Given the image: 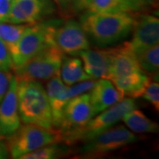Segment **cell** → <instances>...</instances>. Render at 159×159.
<instances>
[{
  "label": "cell",
  "instance_id": "3",
  "mask_svg": "<svg viewBox=\"0 0 159 159\" xmlns=\"http://www.w3.org/2000/svg\"><path fill=\"white\" fill-rule=\"evenodd\" d=\"M6 146L11 158H20L43 146L63 142L61 131L57 128H46L33 124H24L10 136H7Z\"/></svg>",
  "mask_w": 159,
  "mask_h": 159
},
{
  "label": "cell",
  "instance_id": "4",
  "mask_svg": "<svg viewBox=\"0 0 159 159\" xmlns=\"http://www.w3.org/2000/svg\"><path fill=\"white\" fill-rule=\"evenodd\" d=\"M135 108L134 98L124 97L119 102L97 114L82 127H80L63 134V141L71 145L78 142H84L107 130L120 121L123 116Z\"/></svg>",
  "mask_w": 159,
  "mask_h": 159
},
{
  "label": "cell",
  "instance_id": "28",
  "mask_svg": "<svg viewBox=\"0 0 159 159\" xmlns=\"http://www.w3.org/2000/svg\"><path fill=\"white\" fill-rule=\"evenodd\" d=\"M125 1L129 5L133 11H142L143 9L148 6L146 0H125Z\"/></svg>",
  "mask_w": 159,
  "mask_h": 159
},
{
  "label": "cell",
  "instance_id": "7",
  "mask_svg": "<svg viewBox=\"0 0 159 159\" xmlns=\"http://www.w3.org/2000/svg\"><path fill=\"white\" fill-rule=\"evenodd\" d=\"M140 138L124 125L111 126L83 142L78 149L82 157L94 158L136 142Z\"/></svg>",
  "mask_w": 159,
  "mask_h": 159
},
{
  "label": "cell",
  "instance_id": "25",
  "mask_svg": "<svg viewBox=\"0 0 159 159\" xmlns=\"http://www.w3.org/2000/svg\"><path fill=\"white\" fill-rule=\"evenodd\" d=\"M13 69V63L10 52L4 42L0 39V70L10 71Z\"/></svg>",
  "mask_w": 159,
  "mask_h": 159
},
{
  "label": "cell",
  "instance_id": "13",
  "mask_svg": "<svg viewBox=\"0 0 159 159\" xmlns=\"http://www.w3.org/2000/svg\"><path fill=\"white\" fill-rule=\"evenodd\" d=\"M111 58L109 71V80L142 71L137 60L136 54L125 42L123 44L111 49Z\"/></svg>",
  "mask_w": 159,
  "mask_h": 159
},
{
  "label": "cell",
  "instance_id": "19",
  "mask_svg": "<svg viewBox=\"0 0 159 159\" xmlns=\"http://www.w3.org/2000/svg\"><path fill=\"white\" fill-rule=\"evenodd\" d=\"M121 120L124 121L129 130L135 134H155L158 132V124L148 119L142 111L135 108L125 113Z\"/></svg>",
  "mask_w": 159,
  "mask_h": 159
},
{
  "label": "cell",
  "instance_id": "10",
  "mask_svg": "<svg viewBox=\"0 0 159 159\" xmlns=\"http://www.w3.org/2000/svg\"><path fill=\"white\" fill-rule=\"evenodd\" d=\"M94 117L89 94L84 93L72 98L64 109L58 129L63 134L85 125Z\"/></svg>",
  "mask_w": 159,
  "mask_h": 159
},
{
  "label": "cell",
  "instance_id": "5",
  "mask_svg": "<svg viewBox=\"0 0 159 159\" xmlns=\"http://www.w3.org/2000/svg\"><path fill=\"white\" fill-rule=\"evenodd\" d=\"M59 21L50 20L29 25L16 45L10 51L13 67L21 65L47 47L54 45L53 31Z\"/></svg>",
  "mask_w": 159,
  "mask_h": 159
},
{
  "label": "cell",
  "instance_id": "31",
  "mask_svg": "<svg viewBox=\"0 0 159 159\" xmlns=\"http://www.w3.org/2000/svg\"><path fill=\"white\" fill-rule=\"evenodd\" d=\"M87 0H73V6L74 10L76 11H85Z\"/></svg>",
  "mask_w": 159,
  "mask_h": 159
},
{
  "label": "cell",
  "instance_id": "9",
  "mask_svg": "<svg viewBox=\"0 0 159 159\" xmlns=\"http://www.w3.org/2000/svg\"><path fill=\"white\" fill-rule=\"evenodd\" d=\"M56 11L52 0H11L6 22L29 24L42 21Z\"/></svg>",
  "mask_w": 159,
  "mask_h": 159
},
{
  "label": "cell",
  "instance_id": "17",
  "mask_svg": "<svg viewBox=\"0 0 159 159\" xmlns=\"http://www.w3.org/2000/svg\"><path fill=\"white\" fill-rule=\"evenodd\" d=\"M124 97H141L151 78L143 71L111 80Z\"/></svg>",
  "mask_w": 159,
  "mask_h": 159
},
{
  "label": "cell",
  "instance_id": "22",
  "mask_svg": "<svg viewBox=\"0 0 159 159\" xmlns=\"http://www.w3.org/2000/svg\"><path fill=\"white\" fill-rule=\"evenodd\" d=\"M29 24H12L9 22L0 23V39L4 42L8 51L16 45L25 30L29 28Z\"/></svg>",
  "mask_w": 159,
  "mask_h": 159
},
{
  "label": "cell",
  "instance_id": "21",
  "mask_svg": "<svg viewBox=\"0 0 159 159\" xmlns=\"http://www.w3.org/2000/svg\"><path fill=\"white\" fill-rule=\"evenodd\" d=\"M139 66L142 71L150 75H158L159 45L149 47L136 55Z\"/></svg>",
  "mask_w": 159,
  "mask_h": 159
},
{
  "label": "cell",
  "instance_id": "24",
  "mask_svg": "<svg viewBox=\"0 0 159 159\" xmlns=\"http://www.w3.org/2000/svg\"><path fill=\"white\" fill-rule=\"evenodd\" d=\"M154 106V108L159 111V84L158 80H150L146 87L142 96Z\"/></svg>",
  "mask_w": 159,
  "mask_h": 159
},
{
  "label": "cell",
  "instance_id": "26",
  "mask_svg": "<svg viewBox=\"0 0 159 159\" xmlns=\"http://www.w3.org/2000/svg\"><path fill=\"white\" fill-rule=\"evenodd\" d=\"M12 74L9 71L0 70V102L6 96L10 87V82Z\"/></svg>",
  "mask_w": 159,
  "mask_h": 159
},
{
  "label": "cell",
  "instance_id": "16",
  "mask_svg": "<svg viewBox=\"0 0 159 159\" xmlns=\"http://www.w3.org/2000/svg\"><path fill=\"white\" fill-rule=\"evenodd\" d=\"M87 74L93 80L108 79L111 51L109 50H86L79 55Z\"/></svg>",
  "mask_w": 159,
  "mask_h": 159
},
{
  "label": "cell",
  "instance_id": "23",
  "mask_svg": "<svg viewBox=\"0 0 159 159\" xmlns=\"http://www.w3.org/2000/svg\"><path fill=\"white\" fill-rule=\"evenodd\" d=\"M69 151V147L66 145L52 143L25 154L20 157V159H55L67 155Z\"/></svg>",
  "mask_w": 159,
  "mask_h": 159
},
{
  "label": "cell",
  "instance_id": "12",
  "mask_svg": "<svg viewBox=\"0 0 159 159\" xmlns=\"http://www.w3.org/2000/svg\"><path fill=\"white\" fill-rule=\"evenodd\" d=\"M18 80L11 76L10 87L0 102V136L7 137L12 134L20 125V117L18 110Z\"/></svg>",
  "mask_w": 159,
  "mask_h": 159
},
{
  "label": "cell",
  "instance_id": "18",
  "mask_svg": "<svg viewBox=\"0 0 159 159\" xmlns=\"http://www.w3.org/2000/svg\"><path fill=\"white\" fill-rule=\"evenodd\" d=\"M59 76L66 86L91 79L84 70L81 59L78 57H64L59 70Z\"/></svg>",
  "mask_w": 159,
  "mask_h": 159
},
{
  "label": "cell",
  "instance_id": "8",
  "mask_svg": "<svg viewBox=\"0 0 159 159\" xmlns=\"http://www.w3.org/2000/svg\"><path fill=\"white\" fill-rule=\"evenodd\" d=\"M53 42L64 54L71 56H79L90 47L80 23L74 20L58 22L53 31Z\"/></svg>",
  "mask_w": 159,
  "mask_h": 159
},
{
  "label": "cell",
  "instance_id": "32",
  "mask_svg": "<svg viewBox=\"0 0 159 159\" xmlns=\"http://www.w3.org/2000/svg\"><path fill=\"white\" fill-rule=\"evenodd\" d=\"M146 2H147L148 6H152V7H154V8L157 7L158 0H146Z\"/></svg>",
  "mask_w": 159,
  "mask_h": 159
},
{
  "label": "cell",
  "instance_id": "15",
  "mask_svg": "<svg viewBox=\"0 0 159 159\" xmlns=\"http://www.w3.org/2000/svg\"><path fill=\"white\" fill-rule=\"evenodd\" d=\"M124 97L109 79H98L89 93L93 115L102 112L122 100Z\"/></svg>",
  "mask_w": 159,
  "mask_h": 159
},
{
  "label": "cell",
  "instance_id": "20",
  "mask_svg": "<svg viewBox=\"0 0 159 159\" xmlns=\"http://www.w3.org/2000/svg\"><path fill=\"white\" fill-rule=\"evenodd\" d=\"M85 10L92 12H134L125 0H87Z\"/></svg>",
  "mask_w": 159,
  "mask_h": 159
},
{
  "label": "cell",
  "instance_id": "33",
  "mask_svg": "<svg viewBox=\"0 0 159 159\" xmlns=\"http://www.w3.org/2000/svg\"><path fill=\"white\" fill-rule=\"evenodd\" d=\"M0 137H1V136H0Z\"/></svg>",
  "mask_w": 159,
  "mask_h": 159
},
{
  "label": "cell",
  "instance_id": "11",
  "mask_svg": "<svg viewBox=\"0 0 159 159\" xmlns=\"http://www.w3.org/2000/svg\"><path fill=\"white\" fill-rule=\"evenodd\" d=\"M133 37L128 44L133 51L138 54L149 47L158 44L159 20L151 14H142L134 19Z\"/></svg>",
  "mask_w": 159,
  "mask_h": 159
},
{
  "label": "cell",
  "instance_id": "14",
  "mask_svg": "<svg viewBox=\"0 0 159 159\" xmlns=\"http://www.w3.org/2000/svg\"><path fill=\"white\" fill-rule=\"evenodd\" d=\"M45 90L51 106L53 126L58 129L61 124L64 109L69 100H71L68 86L63 82L59 74H57L47 82Z\"/></svg>",
  "mask_w": 159,
  "mask_h": 159
},
{
  "label": "cell",
  "instance_id": "29",
  "mask_svg": "<svg viewBox=\"0 0 159 159\" xmlns=\"http://www.w3.org/2000/svg\"><path fill=\"white\" fill-rule=\"evenodd\" d=\"M55 5L63 11L67 12L71 9H74L73 6V0H52Z\"/></svg>",
  "mask_w": 159,
  "mask_h": 159
},
{
  "label": "cell",
  "instance_id": "6",
  "mask_svg": "<svg viewBox=\"0 0 159 159\" xmlns=\"http://www.w3.org/2000/svg\"><path fill=\"white\" fill-rule=\"evenodd\" d=\"M63 59L64 53L57 46H49L21 65L13 67L15 77L18 80H50L59 74Z\"/></svg>",
  "mask_w": 159,
  "mask_h": 159
},
{
  "label": "cell",
  "instance_id": "2",
  "mask_svg": "<svg viewBox=\"0 0 159 159\" xmlns=\"http://www.w3.org/2000/svg\"><path fill=\"white\" fill-rule=\"evenodd\" d=\"M18 110L24 124L55 128L46 90L37 80H18Z\"/></svg>",
  "mask_w": 159,
  "mask_h": 159
},
{
  "label": "cell",
  "instance_id": "27",
  "mask_svg": "<svg viewBox=\"0 0 159 159\" xmlns=\"http://www.w3.org/2000/svg\"><path fill=\"white\" fill-rule=\"evenodd\" d=\"M11 4V0H0V23L6 22Z\"/></svg>",
  "mask_w": 159,
  "mask_h": 159
},
{
  "label": "cell",
  "instance_id": "30",
  "mask_svg": "<svg viewBox=\"0 0 159 159\" xmlns=\"http://www.w3.org/2000/svg\"><path fill=\"white\" fill-rule=\"evenodd\" d=\"M9 156L10 155H9V151H8L6 142H4L2 137H0V159L8 158Z\"/></svg>",
  "mask_w": 159,
  "mask_h": 159
},
{
  "label": "cell",
  "instance_id": "1",
  "mask_svg": "<svg viewBox=\"0 0 159 159\" xmlns=\"http://www.w3.org/2000/svg\"><path fill=\"white\" fill-rule=\"evenodd\" d=\"M132 12L86 11L80 17V25L87 34L99 46H108L125 39L134 24Z\"/></svg>",
  "mask_w": 159,
  "mask_h": 159
}]
</instances>
